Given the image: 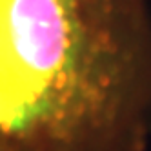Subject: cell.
Returning <instances> with one entry per match:
<instances>
[{
	"label": "cell",
	"mask_w": 151,
	"mask_h": 151,
	"mask_svg": "<svg viewBox=\"0 0 151 151\" xmlns=\"http://www.w3.org/2000/svg\"><path fill=\"white\" fill-rule=\"evenodd\" d=\"M149 0H0V151H82L137 104Z\"/></svg>",
	"instance_id": "obj_1"
}]
</instances>
